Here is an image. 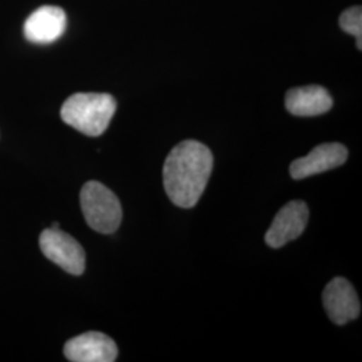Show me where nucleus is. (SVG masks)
Segmentation results:
<instances>
[{
    "mask_svg": "<svg viewBox=\"0 0 362 362\" xmlns=\"http://www.w3.org/2000/svg\"><path fill=\"white\" fill-rule=\"evenodd\" d=\"M214 168V156L204 144L187 140L169 153L163 181L170 202L181 208H192L207 187Z\"/></svg>",
    "mask_w": 362,
    "mask_h": 362,
    "instance_id": "obj_1",
    "label": "nucleus"
},
{
    "mask_svg": "<svg viewBox=\"0 0 362 362\" xmlns=\"http://www.w3.org/2000/svg\"><path fill=\"white\" fill-rule=\"evenodd\" d=\"M117 109L116 100L105 93H77L62 105L61 117L71 128L90 136H101L107 129Z\"/></svg>",
    "mask_w": 362,
    "mask_h": 362,
    "instance_id": "obj_2",
    "label": "nucleus"
},
{
    "mask_svg": "<svg viewBox=\"0 0 362 362\" xmlns=\"http://www.w3.org/2000/svg\"><path fill=\"white\" fill-rule=\"evenodd\" d=\"M81 208L89 227L100 233H113L121 224L122 208L116 194L98 181L81 189Z\"/></svg>",
    "mask_w": 362,
    "mask_h": 362,
    "instance_id": "obj_3",
    "label": "nucleus"
},
{
    "mask_svg": "<svg viewBox=\"0 0 362 362\" xmlns=\"http://www.w3.org/2000/svg\"><path fill=\"white\" fill-rule=\"evenodd\" d=\"M39 246L43 255L62 270L73 275L85 272L86 255L82 246L69 233L59 228H47L40 233Z\"/></svg>",
    "mask_w": 362,
    "mask_h": 362,
    "instance_id": "obj_4",
    "label": "nucleus"
},
{
    "mask_svg": "<svg viewBox=\"0 0 362 362\" xmlns=\"http://www.w3.org/2000/svg\"><path fill=\"white\" fill-rule=\"evenodd\" d=\"M64 353L69 361L113 362L118 356V348L110 337L98 332H89L69 339Z\"/></svg>",
    "mask_w": 362,
    "mask_h": 362,
    "instance_id": "obj_5",
    "label": "nucleus"
},
{
    "mask_svg": "<svg viewBox=\"0 0 362 362\" xmlns=\"http://www.w3.org/2000/svg\"><path fill=\"white\" fill-rule=\"evenodd\" d=\"M309 220V208L299 200L287 203L276 214L272 227L266 233V243L272 248H279L297 239L305 231Z\"/></svg>",
    "mask_w": 362,
    "mask_h": 362,
    "instance_id": "obj_6",
    "label": "nucleus"
},
{
    "mask_svg": "<svg viewBox=\"0 0 362 362\" xmlns=\"http://www.w3.org/2000/svg\"><path fill=\"white\" fill-rule=\"evenodd\" d=\"M322 299L325 310L334 324H348L360 315V299L354 287L345 278H334L326 286Z\"/></svg>",
    "mask_w": 362,
    "mask_h": 362,
    "instance_id": "obj_7",
    "label": "nucleus"
},
{
    "mask_svg": "<svg viewBox=\"0 0 362 362\" xmlns=\"http://www.w3.org/2000/svg\"><path fill=\"white\" fill-rule=\"evenodd\" d=\"M348 160V149L338 143L321 144L310 153L291 163L290 173L296 180L306 179L326 170L337 168Z\"/></svg>",
    "mask_w": 362,
    "mask_h": 362,
    "instance_id": "obj_8",
    "label": "nucleus"
},
{
    "mask_svg": "<svg viewBox=\"0 0 362 362\" xmlns=\"http://www.w3.org/2000/svg\"><path fill=\"white\" fill-rule=\"evenodd\" d=\"M67 26L66 13L57 6H42L25 22L23 33L28 42L49 45L61 38Z\"/></svg>",
    "mask_w": 362,
    "mask_h": 362,
    "instance_id": "obj_9",
    "label": "nucleus"
},
{
    "mask_svg": "<svg viewBox=\"0 0 362 362\" xmlns=\"http://www.w3.org/2000/svg\"><path fill=\"white\" fill-rule=\"evenodd\" d=\"M285 105L294 116H320L332 109L333 98L322 86L311 85L287 91Z\"/></svg>",
    "mask_w": 362,
    "mask_h": 362,
    "instance_id": "obj_10",
    "label": "nucleus"
},
{
    "mask_svg": "<svg viewBox=\"0 0 362 362\" xmlns=\"http://www.w3.org/2000/svg\"><path fill=\"white\" fill-rule=\"evenodd\" d=\"M341 28L356 38L357 49H362V8L360 6L350 7L339 16Z\"/></svg>",
    "mask_w": 362,
    "mask_h": 362,
    "instance_id": "obj_11",
    "label": "nucleus"
},
{
    "mask_svg": "<svg viewBox=\"0 0 362 362\" xmlns=\"http://www.w3.org/2000/svg\"><path fill=\"white\" fill-rule=\"evenodd\" d=\"M52 228H55V230L59 228V224L58 223H52Z\"/></svg>",
    "mask_w": 362,
    "mask_h": 362,
    "instance_id": "obj_12",
    "label": "nucleus"
}]
</instances>
